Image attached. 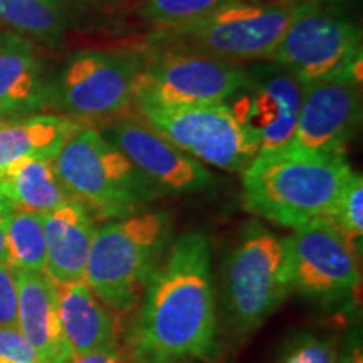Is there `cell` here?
<instances>
[{"label":"cell","instance_id":"10","mask_svg":"<svg viewBox=\"0 0 363 363\" xmlns=\"http://www.w3.org/2000/svg\"><path fill=\"white\" fill-rule=\"evenodd\" d=\"M142 66V59L131 52L74 54L51 84V104L79 120L115 116L135 101Z\"/></svg>","mask_w":363,"mask_h":363},{"label":"cell","instance_id":"21","mask_svg":"<svg viewBox=\"0 0 363 363\" xmlns=\"http://www.w3.org/2000/svg\"><path fill=\"white\" fill-rule=\"evenodd\" d=\"M0 22L54 44L67 24L66 0H0Z\"/></svg>","mask_w":363,"mask_h":363},{"label":"cell","instance_id":"20","mask_svg":"<svg viewBox=\"0 0 363 363\" xmlns=\"http://www.w3.org/2000/svg\"><path fill=\"white\" fill-rule=\"evenodd\" d=\"M83 128L74 118L33 115L17 121H0V170L22 158L54 160L67 140Z\"/></svg>","mask_w":363,"mask_h":363},{"label":"cell","instance_id":"13","mask_svg":"<svg viewBox=\"0 0 363 363\" xmlns=\"http://www.w3.org/2000/svg\"><path fill=\"white\" fill-rule=\"evenodd\" d=\"M362 123V62L305 86L298 125L288 148L343 153Z\"/></svg>","mask_w":363,"mask_h":363},{"label":"cell","instance_id":"17","mask_svg":"<svg viewBox=\"0 0 363 363\" xmlns=\"http://www.w3.org/2000/svg\"><path fill=\"white\" fill-rule=\"evenodd\" d=\"M51 104V84L44 79L34 45L17 35L0 38V110L6 116L30 115Z\"/></svg>","mask_w":363,"mask_h":363},{"label":"cell","instance_id":"12","mask_svg":"<svg viewBox=\"0 0 363 363\" xmlns=\"http://www.w3.org/2000/svg\"><path fill=\"white\" fill-rule=\"evenodd\" d=\"M303 93L291 72L269 61L246 69V84L225 104L256 138L259 153H271L291 143Z\"/></svg>","mask_w":363,"mask_h":363},{"label":"cell","instance_id":"33","mask_svg":"<svg viewBox=\"0 0 363 363\" xmlns=\"http://www.w3.org/2000/svg\"><path fill=\"white\" fill-rule=\"evenodd\" d=\"M4 118H7V116H6V113H4L2 110H0V121H4Z\"/></svg>","mask_w":363,"mask_h":363},{"label":"cell","instance_id":"3","mask_svg":"<svg viewBox=\"0 0 363 363\" xmlns=\"http://www.w3.org/2000/svg\"><path fill=\"white\" fill-rule=\"evenodd\" d=\"M293 291L284 238L257 222L244 227L220 266V310L233 337H247Z\"/></svg>","mask_w":363,"mask_h":363},{"label":"cell","instance_id":"34","mask_svg":"<svg viewBox=\"0 0 363 363\" xmlns=\"http://www.w3.org/2000/svg\"><path fill=\"white\" fill-rule=\"evenodd\" d=\"M233 2H249V0H233Z\"/></svg>","mask_w":363,"mask_h":363},{"label":"cell","instance_id":"7","mask_svg":"<svg viewBox=\"0 0 363 363\" xmlns=\"http://www.w3.org/2000/svg\"><path fill=\"white\" fill-rule=\"evenodd\" d=\"M267 59L308 86L362 62V30L343 11L308 0Z\"/></svg>","mask_w":363,"mask_h":363},{"label":"cell","instance_id":"26","mask_svg":"<svg viewBox=\"0 0 363 363\" xmlns=\"http://www.w3.org/2000/svg\"><path fill=\"white\" fill-rule=\"evenodd\" d=\"M0 363H39L19 328H0Z\"/></svg>","mask_w":363,"mask_h":363},{"label":"cell","instance_id":"6","mask_svg":"<svg viewBox=\"0 0 363 363\" xmlns=\"http://www.w3.org/2000/svg\"><path fill=\"white\" fill-rule=\"evenodd\" d=\"M294 9L296 4L233 2L190 24L167 27L158 40L167 51L230 62L267 59L283 38Z\"/></svg>","mask_w":363,"mask_h":363},{"label":"cell","instance_id":"31","mask_svg":"<svg viewBox=\"0 0 363 363\" xmlns=\"http://www.w3.org/2000/svg\"><path fill=\"white\" fill-rule=\"evenodd\" d=\"M340 363H363L360 345H358V347L350 348L345 357H340Z\"/></svg>","mask_w":363,"mask_h":363},{"label":"cell","instance_id":"23","mask_svg":"<svg viewBox=\"0 0 363 363\" xmlns=\"http://www.w3.org/2000/svg\"><path fill=\"white\" fill-rule=\"evenodd\" d=\"M342 350L335 335L303 331L281 348L276 363H340Z\"/></svg>","mask_w":363,"mask_h":363},{"label":"cell","instance_id":"15","mask_svg":"<svg viewBox=\"0 0 363 363\" xmlns=\"http://www.w3.org/2000/svg\"><path fill=\"white\" fill-rule=\"evenodd\" d=\"M12 269V267H11ZM17 286V328L39 363H72L57 313L56 283L44 271L12 269Z\"/></svg>","mask_w":363,"mask_h":363},{"label":"cell","instance_id":"8","mask_svg":"<svg viewBox=\"0 0 363 363\" xmlns=\"http://www.w3.org/2000/svg\"><path fill=\"white\" fill-rule=\"evenodd\" d=\"M147 123L195 160L220 170H244L259 153L256 138L225 103L163 108L140 104Z\"/></svg>","mask_w":363,"mask_h":363},{"label":"cell","instance_id":"29","mask_svg":"<svg viewBox=\"0 0 363 363\" xmlns=\"http://www.w3.org/2000/svg\"><path fill=\"white\" fill-rule=\"evenodd\" d=\"M133 363H194L190 358H180V357H170L165 353H160L152 348L138 345L136 348Z\"/></svg>","mask_w":363,"mask_h":363},{"label":"cell","instance_id":"11","mask_svg":"<svg viewBox=\"0 0 363 363\" xmlns=\"http://www.w3.org/2000/svg\"><path fill=\"white\" fill-rule=\"evenodd\" d=\"M293 291L308 298L343 296L360 284L355 242L328 217L315 219L284 238Z\"/></svg>","mask_w":363,"mask_h":363},{"label":"cell","instance_id":"30","mask_svg":"<svg viewBox=\"0 0 363 363\" xmlns=\"http://www.w3.org/2000/svg\"><path fill=\"white\" fill-rule=\"evenodd\" d=\"M12 208L7 206L6 202L0 201V262L9 266V256H7V219L11 214Z\"/></svg>","mask_w":363,"mask_h":363},{"label":"cell","instance_id":"14","mask_svg":"<svg viewBox=\"0 0 363 363\" xmlns=\"http://www.w3.org/2000/svg\"><path fill=\"white\" fill-rule=\"evenodd\" d=\"M103 136L125 153L158 194H197L214 184L201 162L142 121L121 120L108 126Z\"/></svg>","mask_w":363,"mask_h":363},{"label":"cell","instance_id":"28","mask_svg":"<svg viewBox=\"0 0 363 363\" xmlns=\"http://www.w3.org/2000/svg\"><path fill=\"white\" fill-rule=\"evenodd\" d=\"M72 363H126V358L116 347H108L74 357Z\"/></svg>","mask_w":363,"mask_h":363},{"label":"cell","instance_id":"22","mask_svg":"<svg viewBox=\"0 0 363 363\" xmlns=\"http://www.w3.org/2000/svg\"><path fill=\"white\" fill-rule=\"evenodd\" d=\"M7 256L12 269L44 271L45 238L43 214L11 211L7 219Z\"/></svg>","mask_w":363,"mask_h":363},{"label":"cell","instance_id":"4","mask_svg":"<svg viewBox=\"0 0 363 363\" xmlns=\"http://www.w3.org/2000/svg\"><path fill=\"white\" fill-rule=\"evenodd\" d=\"M169 235L165 212H135L106 222L94 233L84 283L111 310L130 311L162 259Z\"/></svg>","mask_w":363,"mask_h":363},{"label":"cell","instance_id":"19","mask_svg":"<svg viewBox=\"0 0 363 363\" xmlns=\"http://www.w3.org/2000/svg\"><path fill=\"white\" fill-rule=\"evenodd\" d=\"M72 199L49 158H22L0 170V201L13 211L45 214Z\"/></svg>","mask_w":363,"mask_h":363},{"label":"cell","instance_id":"2","mask_svg":"<svg viewBox=\"0 0 363 363\" xmlns=\"http://www.w3.org/2000/svg\"><path fill=\"white\" fill-rule=\"evenodd\" d=\"M244 207L283 227H296L333 216L353 175L343 153L281 148L257 153L242 170Z\"/></svg>","mask_w":363,"mask_h":363},{"label":"cell","instance_id":"5","mask_svg":"<svg viewBox=\"0 0 363 363\" xmlns=\"http://www.w3.org/2000/svg\"><path fill=\"white\" fill-rule=\"evenodd\" d=\"M52 162L72 197L103 219L135 214L160 195L125 153L94 128L76 131Z\"/></svg>","mask_w":363,"mask_h":363},{"label":"cell","instance_id":"18","mask_svg":"<svg viewBox=\"0 0 363 363\" xmlns=\"http://www.w3.org/2000/svg\"><path fill=\"white\" fill-rule=\"evenodd\" d=\"M57 313L74 357L115 347V321L86 283L56 284Z\"/></svg>","mask_w":363,"mask_h":363},{"label":"cell","instance_id":"32","mask_svg":"<svg viewBox=\"0 0 363 363\" xmlns=\"http://www.w3.org/2000/svg\"><path fill=\"white\" fill-rule=\"evenodd\" d=\"M318 2H321L323 6L338 9V11H343V9L350 7V6H353V4H357L358 0H318Z\"/></svg>","mask_w":363,"mask_h":363},{"label":"cell","instance_id":"9","mask_svg":"<svg viewBox=\"0 0 363 363\" xmlns=\"http://www.w3.org/2000/svg\"><path fill=\"white\" fill-rule=\"evenodd\" d=\"M246 84V69L202 54L163 51L142 66L135 103L163 108L222 104Z\"/></svg>","mask_w":363,"mask_h":363},{"label":"cell","instance_id":"1","mask_svg":"<svg viewBox=\"0 0 363 363\" xmlns=\"http://www.w3.org/2000/svg\"><path fill=\"white\" fill-rule=\"evenodd\" d=\"M140 345L170 357L211 355L217 340L212 244L206 234L175 239L145 286Z\"/></svg>","mask_w":363,"mask_h":363},{"label":"cell","instance_id":"16","mask_svg":"<svg viewBox=\"0 0 363 363\" xmlns=\"http://www.w3.org/2000/svg\"><path fill=\"white\" fill-rule=\"evenodd\" d=\"M45 238L44 272L56 284L84 283L86 264L96 225L78 199L43 214Z\"/></svg>","mask_w":363,"mask_h":363},{"label":"cell","instance_id":"27","mask_svg":"<svg viewBox=\"0 0 363 363\" xmlns=\"http://www.w3.org/2000/svg\"><path fill=\"white\" fill-rule=\"evenodd\" d=\"M0 328H17V286L11 266L0 262Z\"/></svg>","mask_w":363,"mask_h":363},{"label":"cell","instance_id":"24","mask_svg":"<svg viewBox=\"0 0 363 363\" xmlns=\"http://www.w3.org/2000/svg\"><path fill=\"white\" fill-rule=\"evenodd\" d=\"M145 16L163 27H179L202 19L233 0H143Z\"/></svg>","mask_w":363,"mask_h":363},{"label":"cell","instance_id":"25","mask_svg":"<svg viewBox=\"0 0 363 363\" xmlns=\"http://www.w3.org/2000/svg\"><path fill=\"white\" fill-rule=\"evenodd\" d=\"M331 220L353 242L362 239L363 234V179L353 172L350 180L345 185L335 207Z\"/></svg>","mask_w":363,"mask_h":363}]
</instances>
